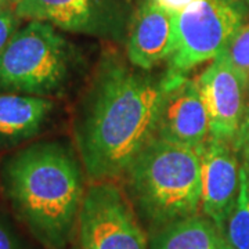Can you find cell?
Instances as JSON below:
<instances>
[{
    "instance_id": "cell-4",
    "label": "cell",
    "mask_w": 249,
    "mask_h": 249,
    "mask_svg": "<svg viewBox=\"0 0 249 249\" xmlns=\"http://www.w3.org/2000/svg\"><path fill=\"white\" fill-rule=\"evenodd\" d=\"M70 65V45L55 28L40 21H29L0 53V90L52 96L67 83Z\"/></svg>"
},
{
    "instance_id": "cell-10",
    "label": "cell",
    "mask_w": 249,
    "mask_h": 249,
    "mask_svg": "<svg viewBox=\"0 0 249 249\" xmlns=\"http://www.w3.org/2000/svg\"><path fill=\"white\" fill-rule=\"evenodd\" d=\"M176 46V16L154 0H142L136 11L127 42V58L142 70H152L170 58Z\"/></svg>"
},
{
    "instance_id": "cell-12",
    "label": "cell",
    "mask_w": 249,
    "mask_h": 249,
    "mask_svg": "<svg viewBox=\"0 0 249 249\" xmlns=\"http://www.w3.org/2000/svg\"><path fill=\"white\" fill-rule=\"evenodd\" d=\"M54 108L47 97L3 93L0 94V144H17L35 136Z\"/></svg>"
},
{
    "instance_id": "cell-20",
    "label": "cell",
    "mask_w": 249,
    "mask_h": 249,
    "mask_svg": "<svg viewBox=\"0 0 249 249\" xmlns=\"http://www.w3.org/2000/svg\"><path fill=\"white\" fill-rule=\"evenodd\" d=\"M16 3H17V0H0V10L4 7H10V6L16 7Z\"/></svg>"
},
{
    "instance_id": "cell-3",
    "label": "cell",
    "mask_w": 249,
    "mask_h": 249,
    "mask_svg": "<svg viewBox=\"0 0 249 249\" xmlns=\"http://www.w3.org/2000/svg\"><path fill=\"white\" fill-rule=\"evenodd\" d=\"M127 196L151 232L201 214V150L154 137L126 170Z\"/></svg>"
},
{
    "instance_id": "cell-13",
    "label": "cell",
    "mask_w": 249,
    "mask_h": 249,
    "mask_svg": "<svg viewBox=\"0 0 249 249\" xmlns=\"http://www.w3.org/2000/svg\"><path fill=\"white\" fill-rule=\"evenodd\" d=\"M150 248L223 249V234L204 214H196L152 231Z\"/></svg>"
},
{
    "instance_id": "cell-15",
    "label": "cell",
    "mask_w": 249,
    "mask_h": 249,
    "mask_svg": "<svg viewBox=\"0 0 249 249\" xmlns=\"http://www.w3.org/2000/svg\"><path fill=\"white\" fill-rule=\"evenodd\" d=\"M222 54L232 68L249 83V22L238 28Z\"/></svg>"
},
{
    "instance_id": "cell-19",
    "label": "cell",
    "mask_w": 249,
    "mask_h": 249,
    "mask_svg": "<svg viewBox=\"0 0 249 249\" xmlns=\"http://www.w3.org/2000/svg\"><path fill=\"white\" fill-rule=\"evenodd\" d=\"M160 7L166 10L168 13L178 16L181 11H184L187 7H190L191 4H194L198 0H154Z\"/></svg>"
},
{
    "instance_id": "cell-6",
    "label": "cell",
    "mask_w": 249,
    "mask_h": 249,
    "mask_svg": "<svg viewBox=\"0 0 249 249\" xmlns=\"http://www.w3.org/2000/svg\"><path fill=\"white\" fill-rule=\"evenodd\" d=\"M73 241L75 249H151L132 201L114 181L86 187Z\"/></svg>"
},
{
    "instance_id": "cell-8",
    "label": "cell",
    "mask_w": 249,
    "mask_h": 249,
    "mask_svg": "<svg viewBox=\"0 0 249 249\" xmlns=\"http://www.w3.org/2000/svg\"><path fill=\"white\" fill-rule=\"evenodd\" d=\"M162 88L155 137L202 150L211 139V122L196 78L162 82Z\"/></svg>"
},
{
    "instance_id": "cell-16",
    "label": "cell",
    "mask_w": 249,
    "mask_h": 249,
    "mask_svg": "<svg viewBox=\"0 0 249 249\" xmlns=\"http://www.w3.org/2000/svg\"><path fill=\"white\" fill-rule=\"evenodd\" d=\"M0 249H32L9 214L0 209Z\"/></svg>"
},
{
    "instance_id": "cell-14",
    "label": "cell",
    "mask_w": 249,
    "mask_h": 249,
    "mask_svg": "<svg viewBox=\"0 0 249 249\" xmlns=\"http://www.w3.org/2000/svg\"><path fill=\"white\" fill-rule=\"evenodd\" d=\"M222 234L234 249H249V175L242 163L238 196Z\"/></svg>"
},
{
    "instance_id": "cell-9",
    "label": "cell",
    "mask_w": 249,
    "mask_h": 249,
    "mask_svg": "<svg viewBox=\"0 0 249 249\" xmlns=\"http://www.w3.org/2000/svg\"><path fill=\"white\" fill-rule=\"evenodd\" d=\"M232 142L211 137L201 150V214L223 232L240 191L241 163Z\"/></svg>"
},
{
    "instance_id": "cell-5",
    "label": "cell",
    "mask_w": 249,
    "mask_h": 249,
    "mask_svg": "<svg viewBox=\"0 0 249 249\" xmlns=\"http://www.w3.org/2000/svg\"><path fill=\"white\" fill-rule=\"evenodd\" d=\"M229 0H198L176 16V46L162 82H172L206 61H213L244 24V14Z\"/></svg>"
},
{
    "instance_id": "cell-7",
    "label": "cell",
    "mask_w": 249,
    "mask_h": 249,
    "mask_svg": "<svg viewBox=\"0 0 249 249\" xmlns=\"http://www.w3.org/2000/svg\"><path fill=\"white\" fill-rule=\"evenodd\" d=\"M208 109L211 137L232 142L244 124L249 83L241 76L220 54L196 78Z\"/></svg>"
},
{
    "instance_id": "cell-18",
    "label": "cell",
    "mask_w": 249,
    "mask_h": 249,
    "mask_svg": "<svg viewBox=\"0 0 249 249\" xmlns=\"http://www.w3.org/2000/svg\"><path fill=\"white\" fill-rule=\"evenodd\" d=\"M235 148L241 151L242 160H249V108L247 115H245V119H244V124L241 126L238 137H237Z\"/></svg>"
},
{
    "instance_id": "cell-17",
    "label": "cell",
    "mask_w": 249,
    "mask_h": 249,
    "mask_svg": "<svg viewBox=\"0 0 249 249\" xmlns=\"http://www.w3.org/2000/svg\"><path fill=\"white\" fill-rule=\"evenodd\" d=\"M21 18L16 13V7L10 6L0 10V53L7 46L10 39L19 29Z\"/></svg>"
},
{
    "instance_id": "cell-21",
    "label": "cell",
    "mask_w": 249,
    "mask_h": 249,
    "mask_svg": "<svg viewBox=\"0 0 249 249\" xmlns=\"http://www.w3.org/2000/svg\"><path fill=\"white\" fill-rule=\"evenodd\" d=\"M223 249H234L231 245H230V244L226 241V238H224V237H223Z\"/></svg>"
},
{
    "instance_id": "cell-1",
    "label": "cell",
    "mask_w": 249,
    "mask_h": 249,
    "mask_svg": "<svg viewBox=\"0 0 249 249\" xmlns=\"http://www.w3.org/2000/svg\"><path fill=\"white\" fill-rule=\"evenodd\" d=\"M162 82L122 62H106L90 88L75 127L90 181H114L155 137Z\"/></svg>"
},
{
    "instance_id": "cell-22",
    "label": "cell",
    "mask_w": 249,
    "mask_h": 249,
    "mask_svg": "<svg viewBox=\"0 0 249 249\" xmlns=\"http://www.w3.org/2000/svg\"><path fill=\"white\" fill-rule=\"evenodd\" d=\"M242 165L247 168V170H248V175H249V160H242Z\"/></svg>"
},
{
    "instance_id": "cell-2",
    "label": "cell",
    "mask_w": 249,
    "mask_h": 249,
    "mask_svg": "<svg viewBox=\"0 0 249 249\" xmlns=\"http://www.w3.org/2000/svg\"><path fill=\"white\" fill-rule=\"evenodd\" d=\"M82 160L60 142L31 144L4 162L1 184L13 212L45 249L73 241L86 186Z\"/></svg>"
},
{
    "instance_id": "cell-11",
    "label": "cell",
    "mask_w": 249,
    "mask_h": 249,
    "mask_svg": "<svg viewBox=\"0 0 249 249\" xmlns=\"http://www.w3.org/2000/svg\"><path fill=\"white\" fill-rule=\"evenodd\" d=\"M21 19L40 21L75 34H89L97 27L96 0H17Z\"/></svg>"
},
{
    "instance_id": "cell-23",
    "label": "cell",
    "mask_w": 249,
    "mask_h": 249,
    "mask_svg": "<svg viewBox=\"0 0 249 249\" xmlns=\"http://www.w3.org/2000/svg\"><path fill=\"white\" fill-rule=\"evenodd\" d=\"M231 3H241V1H249V0H229Z\"/></svg>"
}]
</instances>
